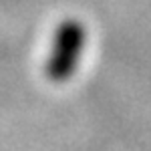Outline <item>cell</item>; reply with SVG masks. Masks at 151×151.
<instances>
[{"label": "cell", "mask_w": 151, "mask_h": 151, "mask_svg": "<svg viewBox=\"0 0 151 151\" xmlns=\"http://www.w3.org/2000/svg\"><path fill=\"white\" fill-rule=\"evenodd\" d=\"M85 45H87V28L81 20L69 18L58 24L50 45V52L45 63V75L48 81L57 85L69 81L79 69Z\"/></svg>", "instance_id": "cell-1"}]
</instances>
